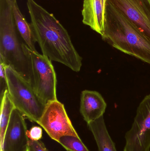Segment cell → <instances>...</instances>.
Listing matches in <instances>:
<instances>
[{
  "instance_id": "9a60e30c",
  "label": "cell",
  "mask_w": 150,
  "mask_h": 151,
  "mask_svg": "<svg viewBox=\"0 0 150 151\" xmlns=\"http://www.w3.org/2000/svg\"><path fill=\"white\" fill-rule=\"evenodd\" d=\"M58 143L68 151H90L79 137L64 136L60 138Z\"/></svg>"
},
{
  "instance_id": "3957f363",
  "label": "cell",
  "mask_w": 150,
  "mask_h": 151,
  "mask_svg": "<svg viewBox=\"0 0 150 151\" xmlns=\"http://www.w3.org/2000/svg\"><path fill=\"white\" fill-rule=\"evenodd\" d=\"M14 1L0 0V58L33 86L31 58L14 19Z\"/></svg>"
},
{
  "instance_id": "277c9868",
  "label": "cell",
  "mask_w": 150,
  "mask_h": 151,
  "mask_svg": "<svg viewBox=\"0 0 150 151\" xmlns=\"http://www.w3.org/2000/svg\"><path fill=\"white\" fill-rule=\"evenodd\" d=\"M7 90L15 108L30 120L37 122L46 105L36 94L32 85L9 66L5 68Z\"/></svg>"
},
{
  "instance_id": "4fadbf2b",
  "label": "cell",
  "mask_w": 150,
  "mask_h": 151,
  "mask_svg": "<svg viewBox=\"0 0 150 151\" xmlns=\"http://www.w3.org/2000/svg\"><path fill=\"white\" fill-rule=\"evenodd\" d=\"M13 13L17 29L24 42L31 50L37 51L35 48L36 40L31 25L20 12L16 0H15L13 3Z\"/></svg>"
},
{
  "instance_id": "8992f818",
  "label": "cell",
  "mask_w": 150,
  "mask_h": 151,
  "mask_svg": "<svg viewBox=\"0 0 150 151\" xmlns=\"http://www.w3.org/2000/svg\"><path fill=\"white\" fill-rule=\"evenodd\" d=\"M124 151H150V94L140 103L131 129L125 135Z\"/></svg>"
},
{
  "instance_id": "52a82bcc",
  "label": "cell",
  "mask_w": 150,
  "mask_h": 151,
  "mask_svg": "<svg viewBox=\"0 0 150 151\" xmlns=\"http://www.w3.org/2000/svg\"><path fill=\"white\" fill-rule=\"evenodd\" d=\"M53 140L59 142L64 136L79 137L72 125L64 105L58 100L48 103L37 122Z\"/></svg>"
},
{
  "instance_id": "9c48e42d",
  "label": "cell",
  "mask_w": 150,
  "mask_h": 151,
  "mask_svg": "<svg viewBox=\"0 0 150 151\" xmlns=\"http://www.w3.org/2000/svg\"><path fill=\"white\" fill-rule=\"evenodd\" d=\"M24 115L15 108L6 129L0 151H27L29 138Z\"/></svg>"
},
{
  "instance_id": "ac0fdd59",
  "label": "cell",
  "mask_w": 150,
  "mask_h": 151,
  "mask_svg": "<svg viewBox=\"0 0 150 151\" xmlns=\"http://www.w3.org/2000/svg\"><path fill=\"white\" fill-rule=\"evenodd\" d=\"M28 148L30 151H48L45 145L40 141L29 140Z\"/></svg>"
},
{
  "instance_id": "2e32d148",
  "label": "cell",
  "mask_w": 150,
  "mask_h": 151,
  "mask_svg": "<svg viewBox=\"0 0 150 151\" xmlns=\"http://www.w3.org/2000/svg\"><path fill=\"white\" fill-rule=\"evenodd\" d=\"M6 65L0 58V98L7 90V81L5 68Z\"/></svg>"
},
{
  "instance_id": "5bb4252c",
  "label": "cell",
  "mask_w": 150,
  "mask_h": 151,
  "mask_svg": "<svg viewBox=\"0 0 150 151\" xmlns=\"http://www.w3.org/2000/svg\"><path fill=\"white\" fill-rule=\"evenodd\" d=\"M1 101L0 148L2 145L6 129L9 124L12 111L15 108L7 90L1 98Z\"/></svg>"
},
{
  "instance_id": "8fae6325",
  "label": "cell",
  "mask_w": 150,
  "mask_h": 151,
  "mask_svg": "<svg viewBox=\"0 0 150 151\" xmlns=\"http://www.w3.org/2000/svg\"><path fill=\"white\" fill-rule=\"evenodd\" d=\"M107 0H83L82 22L101 36L104 34Z\"/></svg>"
},
{
  "instance_id": "e0dca14e",
  "label": "cell",
  "mask_w": 150,
  "mask_h": 151,
  "mask_svg": "<svg viewBox=\"0 0 150 151\" xmlns=\"http://www.w3.org/2000/svg\"><path fill=\"white\" fill-rule=\"evenodd\" d=\"M42 128L37 126L33 127L27 131V137L29 140L33 141H40L42 138Z\"/></svg>"
},
{
  "instance_id": "7a4b0ae2",
  "label": "cell",
  "mask_w": 150,
  "mask_h": 151,
  "mask_svg": "<svg viewBox=\"0 0 150 151\" xmlns=\"http://www.w3.org/2000/svg\"><path fill=\"white\" fill-rule=\"evenodd\" d=\"M103 40L118 50L150 64V40L108 1Z\"/></svg>"
},
{
  "instance_id": "d6986e66",
  "label": "cell",
  "mask_w": 150,
  "mask_h": 151,
  "mask_svg": "<svg viewBox=\"0 0 150 151\" xmlns=\"http://www.w3.org/2000/svg\"><path fill=\"white\" fill-rule=\"evenodd\" d=\"M27 151H30V150H27Z\"/></svg>"
},
{
  "instance_id": "7c38bea8",
  "label": "cell",
  "mask_w": 150,
  "mask_h": 151,
  "mask_svg": "<svg viewBox=\"0 0 150 151\" xmlns=\"http://www.w3.org/2000/svg\"><path fill=\"white\" fill-rule=\"evenodd\" d=\"M97 143L99 151H117L105 123L104 116L87 123Z\"/></svg>"
},
{
  "instance_id": "ba28073f",
  "label": "cell",
  "mask_w": 150,
  "mask_h": 151,
  "mask_svg": "<svg viewBox=\"0 0 150 151\" xmlns=\"http://www.w3.org/2000/svg\"><path fill=\"white\" fill-rule=\"evenodd\" d=\"M150 40V0H107Z\"/></svg>"
},
{
  "instance_id": "6da1fadb",
  "label": "cell",
  "mask_w": 150,
  "mask_h": 151,
  "mask_svg": "<svg viewBox=\"0 0 150 151\" xmlns=\"http://www.w3.org/2000/svg\"><path fill=\"white\" fill-rule=\"evenodd\" d=\"M31 25L43 55L78 72L82 58L75 48L68 31L53 14L34 0H27Z\"/></svg>"
},
{
  "instance_id": "30bf717a",
  "label": "cell",
  "mask_w": 150,
  "mask_h": 151,
  "mask_svg": "<svg viewBox=\"0 0 150 151\" xmlns=\"http://www.w3.org/2000/svg\"><path fill=\"white\" fill-rule=\"evenodd\" d=\"M107 106L104 98L98 91L85 90L81 93L80 111L87 123L104 116Z\"/></svg>"
},
{
  "instance_id": "5b68a950",
  "label": "cell",
  "mask_w": 150,
  "mask_h": 151,
  "mask_svg": "<svg viewBox=\"0 0 150 151\" xmlns=\"http://www.w3.org/2000/svg\"><path fill=\"white\" fill-rule=\"evenodd\" d=\"M31 62L33 76V87L39 97L45 104L57 100V79L51 60L37 51L27 47Z\"/></svg>"
}]
</instances>
